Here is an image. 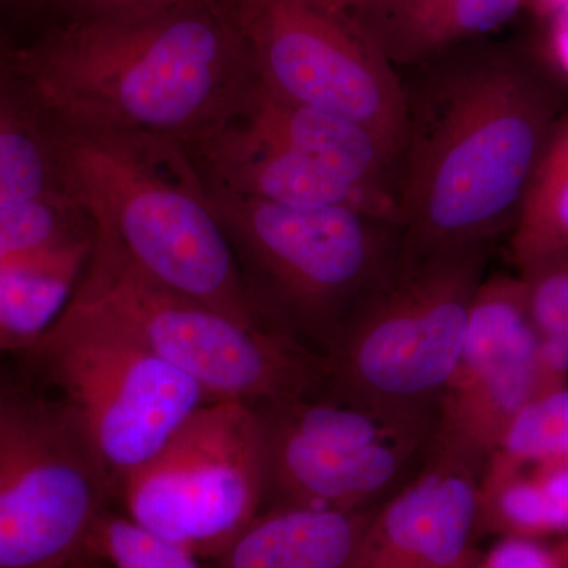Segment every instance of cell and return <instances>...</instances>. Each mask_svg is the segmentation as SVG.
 <instances>
[{"label": "cell", "instance_id": "6da1fadb", "mask_svg": "<svg viewBox=\"0 0 568 568\" xmlns=\"http://www.w3.org/2000/svg\"><path fill=\"white\" fill-rule=\"evenodd\" d=\"M402 74L406 132L396 231L405 256L491 246L510 234L566 89L504 50L444 52Z\"/></svg>", "mask_w": 568, "mask_h": 568}, {"label": "cell", "instance_id": "7a4b0ae2", "mask_svg": "<svg viewBox=\"0 0 568 568\" xmlns=\"http://www.w3.org/2000/svg\"><path fill=\"white\" fill-rule=\"evenodd\" d=\"M7 61L55 125L182 144L219 129L256 81L220 0L69 18Z\"/></svg>", "mask_w": 568, "mask_h": 568}, {"label": "cell", "instance_id": "3957f363", "mask_svg": "<svg viewBox=\"0 0 568 568\" xmlns=\"http://www.w3.org/2000/svg\"><path fill=\"white\" fill-rule=\"evenodd\" d=\"M55 126L63 183L97 242L171 293L250 327L280 331L246 282L185 144Z\"/></svg>", "mask_w": 568, "mask_h": 568}, {"label": "cell", "instance_id": "277c9868", "mask_svg": "<svg viewBox=\"0 0 568 568\" xmlns=\"http://www.w3.org/2000/svg\"><path fill=\"white\" fill-rule=\"evenodd\" d=\"M203 179L267 315L280 331L327 354L347 317L394 263L395 224L347 207L267 203Z\"/></svg>", "mask_w": 568, "mask_h": 568}, {"label": "cell", "instance_id": "5b68a950", "mask_svg": "<svg viewBox=\"0 0 568 568\" xmlns=\"http://www.w3.org/2000/svg\"><path fill=\"white\" fill-rule=\"evenodd\" d=\"M489 250L396 253L325 354L324 390L384 409H437L458 364Z\"/></svg>", "mask_w": 568, "mask_h": 568}, {"label": "cell", "instance_id": "8992f818", "mask_svg": "<svg viewBox=\"0 0 568 568\" xmlns=\"http://www.w3.org/2000/svg\"><path fill=\"white\" fill-rule=\"evenodd\" d=\"M20 357L31 379L55 392L52 396L77 425L111 495L211 402L121 321L74 295L50 331Z\"/></svg>", "mask_w": 568, "mask_h": 568}, {"label": "cell", "instance_id": "52a82bcc", "mask_svg": "<svg viewBox=\"0 0 568 568\" xmlns=\"http://www.w3.org/2000/svg\"><path fill=\"white\" fill-rule=\"evenodd\" d=\"M73 295L121 321L211 402L257 407L325 387V355L284 332L250 327L160 287L95 239Z\"/></svg>", "mask_w": 568, "mask_h": 568}, {"label": "cell", "instance_id": "ba28073f", "mask_svg": "<svg viewBox=\"0 0 568 568\" xmlns=\"http://www.w3.org/2000/svg\"><path fill=\"white\" fill-rule=\"evenodd\" d=\"M272 507L365 510L424 465L437 409H384L317 394L257 406Z\"/></svg>", "mask_w": 568, "mask_h": 568}, {"label": "cell", "instance_id": "9c48e42d", "mask_svg": "<svg viewBox=\"0 0 568 568\" xmlns=\"http://www.w3.org/2000/svg\"><path fill=\"white\" fill-rule=\"evenodd\" d=\"M110 496L61 402L0 376V568H73Z\"/></svg>", "mask_w": 568, "mask_h": 568}, {"label": "cell", "instance_id": "30bf717a", "mask_svg": "<svg viewBox=\"0 0 568 568\" xmlns=\"http://www.w3.org/2000/svg\"><path fill=\"white\" fill-rule=\"evenodd\" d=\"M115 495L142 528L200 559L219 558L267 503L260 413L245 403H205Z\"/></svg>", "mask_w": 568, "mask_h": 568}, {"label": "cell", "instance_id": "8fae6325", "mask_svg": "<svg viewBox=\"0 0 568 568\" xmlns=\"http://www.w3.org/2000/svg\"><path fill=\"white\" fill-rule=\"evenodd\" d=\"M257 84L287 102L361 123L402 153V74L349 14L315 0H220Z\"/></svg>", "mask_w": 568, "mask_h": 568}, {"label": "cell", "instance_id": "7c38bea8", "mask_svg": "<svg viewBox=\"0 0 568 568\" xmlns=\"http://www.w3.org/2000/svg\"><path fill=\"white\" fill-rule=\"evenodd\" d=\"M538 336L523 280L485 276L437 403L436 447L485 466L511 420L536 398Z\"/></svg>", "mask_w": 568, "mask_h": 568}, {"label": "cell", "instance_id": "4fadbf2b", "mask_svg": "<svg viewBox=\"0 0 568 568\" xmlns=\"http://www.w3.org/2000/svg\"><path fill=\"white\" fill-rule=\"evenodd\" d=\"M484 465L446 448L432 454L377 507L358 568H473Z\"/></svg>", "mask_w": 568, "mask_h": 568}, {"label": "cell", "instance_id": "5bb4252c", "mask_svg": "<svg viewBox=\"0 0 568 568\" xmlns=\"http://www.w3.org/2000/svg\"><path fill=\"white\" fill-rule=\"evenodd\" d=\"M185 148L205 178L242 196L297 207L354 209L396 226V207L387 197L358 189L231 115Z\"/></svg>", "mask_w": 568, "mask_h": 568}, {"label": "cell", "instance_id": "9a60e30c", "mask_svg": "<svg viewBox=\"0 0 568 568\" xmlns=\"http://www.w3.org/2000/svg\"><path fill=\"white\" fill-rule=\"evenodd\" d=\"M231 118L395 204L402 153L361 123L287 102L254 81Z\"/></svg>", "mask_w": 568, "mask_h": 568}, {"label": "cell", "instance_id": "2e32d148", "mask_svg": "<svg viewBox=\"0 0 568 568\" xmlns=\"http://www.w3.org/2000/svg\"><path fill=\"white\" fill-rule=\"evenodd\" d=\"M528 0H368L351 14L395 67H414L499 31Z\"/></svg>", "mask_w": 568, "mask_h": 568}, {"label": "cell", "instance_id": "e0dca14e", "mask_svg": "<svg viewBox=\"0 0 568 568\" xmlns=\"http://www.w3.org/2000/svg\"><path fill=\"white\" fill-rule=\"evenodd\" d=\"M375 510L271 507L216 558L219 568H358Z\"/></svg>", "mask_w": 568, "mask_h": 568}, {"label": "cell", "instance_id": "ac0fdd59", "mask_svg": "<svg viewBox=\"0 0 568 568\" xmlns=\"http://www.w3.org/2000/svg\"><path fill=\"white\" fill-rule=\"evenodd\" d=\"M55 194H70L58 126L6 59L0 61V209Z\"/></svg>", "mask_w": 568, "mask_h": 568}, {"label": "cell", "instance_id": "d6986e66", "mask_svg": "<svg viewBox=\"0 0 568 568\" xmlns=\"http://www.w3.org/2000/svg\"><path fill=\"white\" fill-rule=\"evenodd\" d=\"M92 237L0 268V353L22 354L50 331L91 257Z\"/></svg>", "mask_w": 568, "mask_h": 568}, {"label": "cell", "instance_id": "ffe728a7", "mask_svg": "<svg viewBox=\"0 0 568 568\" xmlns=\"http://www.w3.org/2000/svg\"><path fill=\"white\" fill-rule=\"evenodd\" d=\"M480 530L537 541L568 536V462L514 469L484 467Z\"/></svg>", "mask_w": 568, "mask_h": 568}, {"label": "cell", "instance_id": "44dd1931", "mask_svg": "<svg viewBox=\"0 0 568 568\" xmlns=\"http://www.w3.org/2000/svg\"><path fill=\"white\" fill-rule=\"evenodd\" d=\"M510 253L519 271L568 253V110L556 122L538 160L510 231Z\"/></svg>", "mask_w": 568, "mask_h": 568}, {"label": "cell", "instance_id": "7402d4cb", "mask_svg": "<svg viewBox=\"0 0 568 568\" xmlns=\"http://www.w3.org/2000/svg\"><path fill=\"white\" fill-rule=\"evenodd\" d=\"M89 237L91 222L71 194L0 209V268Z\"/></svg>", "mask_w": 568, "mask_h": 568}, {"label": "cell", "instance_id": "603a6c76", "mask_svg": "<svg viewBox=\"0 0 568 568\" xmlns=\"http://www.w3.org/2000/svg\"><path fill=\"white\" fill-rule=\"evenodd\" d=\"M568 462V387L538 396L508 425L485 469Z\"/></svg>", "mask_w": 568, "mask_h": 568}, {"label": "cell", "instance_id": "cb8c5ba5", "mask_svg": "<svg viewBox=\"0 0 568 568\" xmlns=\"http://www.w3.org/2000/svg\"><path fill=\"white\" fill-rule=\"evenodd\" d=\"M88 556L110 568H201L200 558L189 549L110 510L97 523Z\"/></svg>", "mask_w": 568, "mask_h": 568}, {"label": "cell", "instance_id": "d4e9b609", "mask_svg": "<svg viewBox=\"0 0 568 568\" xmlns=\"http://www.w3.org/2000/svg\"><path fill=\"white\" fill-rule=\"evenodd\" d=\"M519 278L538 334L568 342V253L521 268Z\"/></svg>", "mask_w": 568, "mask_h": 568}, {"label": "cell", "instance_id": "484cf974", "mask_svg": "<svg viewBox=\"0 0 568 568\" xmlns=\"http://www.w3.org/2000/svg\"><path fill=\"white\" fill-rule=\"evenodd\" d=\"M473 568H562L555 549L528 538L503 537Z\"/></svg>", "mask_w": 568, "mask_h": 568}, {"label": "cell", "instance_id": "4316f807", "mask_svg": "<svg viewBox=\"0 0 568 568\" xmlns=\"http://www.w3.org/2000/svg\"><path fill=\"white\" fill-rule=\"evenodd\" d=\"M566 387L568 342L559 336L540 334L536 349V398Z\"/></svg>", "mask_w": 568, "mask_h": 568}, {"label": "cell", "instance_id": "83f0119b", "mask_svg": "<svg viewBox=\"0 0 568 568\" xmlns=\"http://www.w3.org/2000/svg\"><path fill=\"white\" fill-rule=\"evenodd\" d=\"M69 13V18L114 17L170 9L192 0H52Z\"/></svg>", "mask_w": 568, "mask_h": 568}, {"label": "cell", "instance_id": "f1b7e54d", "mask_svg": "<svg viewBox=\"0 0 568 568\" xmlns=\"http://www.w3.org/2000/svg\"><path fill=\"white\" fill-rule=\"evenodd\" d=\"M551 58L560 77L568 81V3L551 17Z\"/></svg>", "mask_w": 568, "mask_h": 568}, {"label": "cell", "instance_id": "f546056e", "mask_svg": "<svg viewBox=\"0 0 568 568\" xmlns=\"http://www.w3.org/2000/svg\"><path fill=\"white\" fill-rule=\"evenodd\" d=\"M315 2L324 6L325 9L338 11V13L353 14L354 11L364 7L368 0H315Z\"/></svg>", "mask_w": 568, "mask_h": 568}, {"label": "cell", "instance_id": "4dcf8cb0", "mask_svg": "<svg viewBox=\"0 0 568 568\" xmlns=\"http://www.w3.org/2000/svg\"><path fill=\"white\" fill-rule=\"evenodd\" d=\"M568 0H528V6L532 7L541 17L551 18L556 11L562 9Z\"/></svg>", "mask_w": 568, "mask_h": 568}, {"label": "cell", "instance_id": "1f68e13d", "mask_svg": "<svg viewBox=\"0 0 568 568\" xmlns=\"http://www.w3.org/2000/svg\"><path fill=\"white\" fill-rule=\"evenodd\" d=\"M555 549L556 556H558L560 566L568 568V536L560 538Z\"/></svg>", "mask_w": 568, "mask_h": 568}, {"label": "cell", "instance_id": "d6a6232c", "mask_svg": "<svg viewBox=\"0 0 568 568\" xmlns=\"http://www.w3.org/2000/svg\"><path fill=\"white\" fill-rule=\"evenodd\" d=\"M20 2H48V0H20Z\"/></svg>", "mask_w": 568, "mask_h": 568}]
</instances>
